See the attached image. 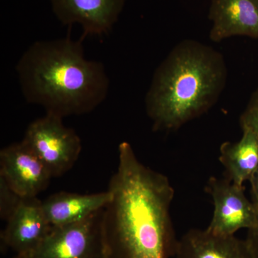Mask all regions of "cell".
<instances>
[{
    "mask_svg": "<svg viewBox=\"0 0 258 258\" xmlns=\"http://www.w3.org/2000/svg\"><path fill=\"white\" fill-rule=\"evenodd\" d=\"M83 39L70 36L32 44L16 66L25 101L64 118L91 113L106 99L110 80L104 66L88 60Z\"/></svg>",
    "mask_w": 258,
    "mask_h": 258,
    "instance_id": "cell-2",
    "label": "cell"
},
{
    "mask_svg": "<svg viewBox=\"0 0 258 258\" xmlns=\"http://www.w3.org/2000/svg\"><path fill=\"white\" fill-rule=\"evenodd\" d=\"M241 128L249 129L258 138V88L251 95L247 106L240 117Z\"/></svg>",
    "mask_w": 258,
    "mask_h": 258,
    "instance_id": "cell-15",
    "label": "cell"
},
{
    "mask_svg": "<svg viewBox=\"0 0 258 258\" xmlns=\"http://www.w3.org/2000/svg\"><path fill=\"white\" fill-rule=\"evenodd\" d=\"M63 118L46 113L29 124L23 141L46 166L52 178L69 172L82 150L81 138Z\"/></svg>",
    "mask_w": 258,
    "mask_h": 258,
    "instance_id": "cell-4",
    "label": "cell"
},
{
    "mask_svg": "<svg viewBox=\"0 0 258 258\" xmlns=\"http://www.w3.org/2000/svg\"><path fill=\"white\" fill-rule=\"evenodd\" d=\"M103 209L81 221L52 227L34 258H91L96 239L103 235Z\"/></svg>",
    "mask_w": 258,
    "mask_h": 258,
    "instance_id": "cell-7",
    "label": "cell"
},
{
    "mask_svg": "<svg viewBox=\"0 0 258 258\" xmlns=\"http://www.w3.org/2000/svg\"><path fill=\"white\" fill-rule=\"evenodd\" d=\"M219 160L225 168V177L236 184L243 186L258 168L257 136L249 129H242L240 141L221 144Z\"/></svg>",
    "mask_w": 258,
    "mask_h": 258,
    "instance_id": "cell-13",
    "label": "cell"
},
{
    "mask_svg": "<svg viewBox=\"0 0 258 258\" xmlns=\"http://www.w3.org/2000/svg\"><path fill=\"white\" fill-rule=\"evenodd\" d=\"M245 240L254 258H258V217L255 225L249 229Z\"/></svg>",
    "mask_w": 258,
    "mask_h": 258,
    "instance_id": "cell-16",
    "label": "cell"
},
{
    "mask_svg": "<svg viewBox=\"0 0 258 258\" xmlns=\"http://www.w3.org/2000/svg\"><path fill=\"white\" fill-rule=\"evenodd\" d=\"M212 41L245 36L258 40V0H211Z\"/></svg>",
    "mask_w": 258,
    "mask_h": 258,
    "instance_id": "cell-10",
    "label": "cell"
},
{
    "mask_svg": "<svg viewBox=\"0 0 258 258\" xmlns=\"http://www.w3.org/2000/svg\"><path fill=\"white\" fill-rule=\"evenodd\" d=\"M174 258H254L245 240L191 229L178 240Z\"/></svg>",
    "mask_w": 258,
    "mask_h": 258,
    "instance_id": "cell-11",
    "label": "cell"
},
{
    "mask_svg": "<svg viewBox=\"0 0 258 258\" xmlns=\"http://www.w3.org/2000/svg\"><path fill=\"white\" fill-rule=\"evenodd\" d=\"M0 177L23 199L37 198L52 179L46 166L23 140L0 151Z\"/></svg>",
    "mask_w": 258,
    "mask_h": 258,
    "instance_id": "cell-6",
    "label": "cell"
},
{
    "mask_svg": "<svg viewBox=\"0 0 258 258\" xmlns=\"http://www.w3.org/2000/svg\"><path fill=\"white\" fill-rule=\"evenodd\" d=\"M109 190L82 194L60 191L42 201V209L52 227H60L84 220L102 210L111 201Z\"/></svg>",
    "mask_w": 258,
    "mask_h": 258,
    "instance_id": "cell-12",
    "label": "cell"
},
{
    "mask_svg": "<svg viewBox=\"0 0 258 258\" xmlns=\"http://www.w3.org/2000/svg\"><path fill=\"white\" fill-rule=\"evenodd\" d=\"M16 258H34L32 255H25V254H19L18 257Z\"/></svg>",
    "mask_w": 258,
    "mask_h": 258,
    "instance_id": "cell-18",
    "label": "cell"
},
{
    "mask_svg": "<svg viewBox=\"0 0 258 258\" xmlns=\"http://www.w3.org/2000/svg\"><path fill=\"white\" fill-rule=\"evenodd\" d=\"M249 181L251 184L252 201L258 207V168Z\"/></svg>",
    "mask_w": 258,
    "mask_h": 258,
    "instance_id": "cell-17",
    "label": "cell"
},
{
    "mask_svg": "<svg viewBox=\"0 0 258 258\" xmlns=\"http://www.w3.org/2000/svg\"><path fill=\"white\" fill-rule=\"evenodd\" d=\"M23 199L8 186L3 178L0 177V217L1 220L7 221L18 208Z\"/></svg>",
    "mask_w": 258,
    "mask_h": 258,
    "instance_id": "cell-14",
    "label": "cell"
},
{
    "mask_svg": "<svg viewBox=\"0 0 258 258\" xmlns=\"http://www.w3.org/2000/svg\"><path fill=\"white\" fill-rule=\"evenodd\" d=\"M221 52L195 40L176 45L159 64L145 97L154 132H175L211 109L226 86Z\"/></svg>",
    "mask_w": 258,
    "mask_h": 258,
    "instance_id": "cell-3",
    "label": "cell"
},
{
    "mask_svg": "<svg viewBox=\"0 0 258 258\" xmlns=\"http://www.w3.org/2000/svg\"><path fill=\"white\" fill-rule=\"evenodd\" d=\"M103 258H107L106 255H105L104 257H103Z\"/></svg>",
    "mask_w": 258,
    "mask_h": 258,
    "instance_id": "cell-19",
    "label": "cell"
},
{
    "mask_svg": "<svg viewBox=\"0 0 258 258\" xmlns=\"http://www.w3.org/2000/svg\"><path fill=\"white\" fill-rule=\"evenodd\" d=\"M212 198L213 216L208 230L217 235H235L242 229L252 228L258 217V207L246 197L244 186L227 178L211 176L205 188Z\"/></svg>",
    "mask_w": 258,
    "mask_h": 258,
    "instance_id": "cell-5",
    "label": "cell"
},
{
    "mask_svg": "<svg viewBox=\"0 0 258 258\" xmlns=\"http://www.w3.org/2000/svg\"><path fill=\"white\" fill-rule=\"evenodd\" d=\"M103 209L106 254L115 258H171L178 240L170 208L174 189L167 176L144 165L128 142L118 146L116 171Z\"/></svg>",
    "mask_w": 258,
    "mask_h": 258,
    "instance_id": "cell-1",
    "label": "cell"
},
{
    "mask_svg": "<svg viewBox=\"0 0 258 258\" xmlns=\"http://www.w3.org/2000/svg\"><path fill=\"white\" fill-rule=\"evenodd\" d=\"M6 222L3 233L5 242L19 254L25 255L35 252L52 228L42 201L37 198L23 199Z\"/></svg>",
    "mask_w": 258,
    "mask_h": 258,
    "instance_id": "cell-9",
    "label": "cell"
},
{
    "mask_svg": "<svg viewBox=\"0 0 258 258\" xmlns=\"http://www.w3.org/2000/svg\"><path fill=\"white\" fill-rule=\"evenodd\" d=\"M52 11L62 25L79 24L81 38L108 35L124 7L125 0H50Z\"/></svg>",
    "mask_w": 258,
    "mask_h": 258,
    "instance_id": "cell-8",
    "label": "cell"
}]
</instances>
